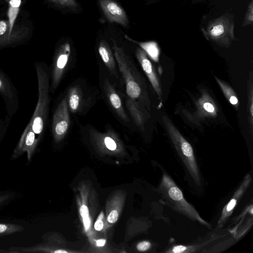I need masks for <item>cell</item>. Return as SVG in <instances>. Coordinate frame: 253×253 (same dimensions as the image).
<instances>
[{
	"mask_svg": "<svg viewBox=\"0 0 253 253\" xmlns=\"http://www.w3.org/2000/svg\"><path fill=\"white\" fill-rule=\"evenodd\" d=\"M118 218V213L116 210L112 211L108 216V221L111 223L117 221Z\"/></svg>",
	"mask_w": 253,
	"mask_h": 253,
	"instance_id": "obj_25",
	"label": "cell"
},
{
	"mask_svg": "<svg viewBox=\"0 0 253 253\" xmlns=\"http://www.w3.org/2000/svg\"><path fill=\"white\" fill-rule=\"evenodd\" d=\"M24 230V227L19 224L13 223H0V236L8 235Z\"/></svg>",
	"mask_w": 253,
	"mask_h": 253,
	"instance_id": "obj_19",
	"label": "cell"
},
{
	"mask_svg": "<svg viewBox=\"0 0 253 253\" xmlns=\"http://www.w3.org/2000/svg\"><path fill=\"white\" fill-rule=\"evenodd\" d=\"M126 106L135 123L139 126L143 125V117L138 107L131 99H127Z\"/></svg>",
	"mask_w": 253,
	"mask_h": 253,
	"instance_id": "obj_18",
	"label": "cell"
},
{
	"mask_svg": "<svg viewBox=\"0 0 253 253\" xmlns=\"http://www.w3.org/2000/svg\"><path fill=\"white\" fill-rule=\"evenodd\" d=\"M54 253H67V252H66V251H64V250H55L54 252Z\"/></svg>",
	"mask_w": 253,
	"mask_h": 253,
	"instance_id": "obj_35",
	"label": "cell"
},
{
	"mask_svg": "<svg viewBox=\"0 0 253 253\" xmlns=\"http://www.w3.org/2000/svg\"><path fill=\"white\" fill-rule=\"evenodd\" d=\"M104 143L107 148L110 150H115L117 145L114 140L110 137H106L104 139Z\"/></svg>",
	"mask_w": 253,
	"mask_h": 253,
	"instance_id": "obj_23",
	"label": "cell"
},
{
	"mask_svg": "<svg viewBox=\"0 0 253 253\" xmlns=\"http://www.w3.org/2000/svg\"><path fill=\"white\" fill-rule=\"evenodd\" d=\"M234 16L226 12L210 21L202 32L205 38L220 47H229L237 39L234 35Z\"/></svg>",
	"mask_w": 253,
	"mask_h": 253,
	"instance_id": "obj_5",
	"label": "cell"
},
{
	"mask_svg": "<svg viewBox=\"0 0 253 253\" xmlns=\"http://www.w3.org/2000/svg\"><path fill=\"white\" fill-rule=\"evenodd\" d=\"M106 240L105 239H99L96 241V244L98 246H103L105 244Z\"/></svg>",
	"mask_w": 253,
	"mask_h": 253,
	"instance_id": "obj_33",
	"label": "cell"
},
{
	"mask_svg": "<svg viewBox=\"0 0 253 253\" xmlns=\"http://www.w3.org/2000/svg\"><path fill=\"white\" fill-rule=\"evenodd\" d=\"M83 218H84L83 220H84V225L85 229L87 230L89 227L90 220H89V219L88 216L83 217Z\"/></svg>",
	"mask_w": 253,
	"mask_h": 253,
	"instance_id": "obj_32",
	"label": "cell"
},
{
	"mask_svg": "<svg viewBox=\"0 0 253 253\" xmlns=\"http://www.w3.org/2000/svg\"><path fill=\"white\" fill-rule=\"evenodd\" d=\"M151 247V244L149 242L144 241L139 243L137 245V249L140 252H144L148 249Z\"/></svg>",
	"mask_w": 253,
	"mask_h": 253,
	"instance_id": "obj_24",
	"label": "cell"
},
{
	"mask_svg": "<svg viewBox=\"0 0 253 253\" xmlns=\"http://www.w3.org/2000/svg\"><path fill=\"white\" fill-rule=\"evenodd\" d=\"M151 58L155 62L159 61V50L157 44L154 42H138Z\"/></svg>",
	"mask_w": 253,
	"mask_h": 253,
	"instance_id": "obj_17",
	"label": "cell"
},
{
	"mask_svg": "<svg viewBox=\"0 0 253 253\" xmlns=\"http://www.w3.org/2000/svg\"><path fill=\"white\" fill-rule=\"evenodd\" d=\"M35 67L38 82L39 97L35 111L26 127L40 136L46 126L49 109V76L44 63L36 62Z\"/></svg>",
	"mask_w": 253,
	"mask_h": 253,
	"instance_id": "obj_2",
	"label": "cell"
},
{
	"mask_svg": "<svg viewBox=\"0 0 253 253\" xmlns=\"http://www.w3.org/2000/svg\"><path fill=\"white\" fill-rule=\"evenodd\" d=\"M8 251L2 249H0V253H7Z\"/></svg>",
	"mask_w": 253,
	"mask_h": 253,
	"instance_id": "obj_36",
	"label": "cell"
},
{
	"mask_svg": "<svg viewBox=\"0 0 253 253\" xmlns=\"http://www.w3.org/2000/svg\"><path fill=\"white\" fill-rule=\"evenodd\" d=\"M103 227V223L101 219H98L94 224V228L97 231H100Z\"/></svg>",
	"mask_w": 253,
	"mask_h": 253,
	"instance_id": "obj_28",
	"label": "cell"
},
{
	"mask_svg": "<svg viewBox=\"0 0 253 253\" xmlns=\"http://www.w3.org/2000/svg\"><path fill=\"white\" fill-rule=\"evenodd\" d=\"M70 117L67 100L64 97L57 107L53 116L52 131L57 139L66 133L69 126Z\"/></svg>",
	"mask_w": 253,
	"mask_h": 253,
	"instance_id": "obj_8",
	"label": "cell"
},
{
	"mask_svg": "<svg viewBox=\"0 0 253 253\" xmlns=\"http://www.w3.org/2000/svg\"><path fill=\"white\" fill-rule=\"evenodd\" d=\"M215 79L227 99L232 105L238 108L239 104V100L233 89L223 81L216 77H215Z\"/></svg>",
	"mask_w": 253,
	"mask_h": 253,
	"instance_id": "obj_16",
	"label": "cell"
},
{
	"mask_svg": "<svg viewBox=\"0 0 253 253\" xmlns=\"http://www.w3.org/2000/svg\"><path fill=\"white\" fill-rule=\"evenodd\" d=\"M135 52L139 63L147 75L156 92L159 96V98H161L162 96V91L159 80L154 67L147 57V53L143 49L139 47L137 48Z\"/></svg>",
	"mask_w": 253,
	"mask_h": 253,
	"instance_id": "obj_12",
	"label": "cell"
},
{
	"mask_svg": "<svg viewBox=\"0 0 253 253\" xmlns=\"http://www.w3.org/2000/svg\"><path fill=\"white\" fill-rule=\"evenodd\" d=\"M0 95L4 100L8 117H13L19 107L17 92L9 78L0 69Z\"/></svg>",
	"mask_w": 253,
	"mask_h": 253,
	"instance_id": "obj_6",
	"label": "cell"
},
{
	"mask_svg": "<svg viewBox=\"0 0 253 253\" xmlns=\"http://www.w3.org/2000/svg\"><path fill=\"white\" fill-rule=\"evenodd\" d=\"M199 101V107L200 109L199 111L201 110L204 113H206L208 115H211L213 116L216 114V109L213 104L212 101H211L210 99L209 100L208 99L205 100L203 99Z\"/></svg>",
	"mask_w": 253,
	"mask_h": 253,
	"instance_id": "obj_20",
	"label": "cell"
},
{
	"mask_svg": "<svg viewBox=\"0 0 253 253\" xmlns=\"http://www.w3.org/2000/svg\"><path fill=\"white\" fill-rule=\"evenodd\" d=\"M98 52L110 72L116 77L117 76L114 55L109 44L105 40H102L100 42Z\"/></svg>",
	"mask_w": 253,
	"mask_h": 253,
	"instance_id": "obj_14",
	"label": "cell"
},
{
	"mask_svg": "<svg viewBox=\"0 0 253 253\" xmlns=\"http://www.w3.org/2000/svg\"><path fill=\"white\" fill-rule=\"evenodd\" d=\"M9 3L12 7L18 8L20 5L21 0H10Z\"/></svg>",
	"mask_w": 253,
	"mask_h": 253,
	"instance_id": "obj_30",
	"label": "cell"
},
{
	"mask_svg": "<svg viewBox=\"0 0 253 253\" xmlns=\"http://www.w3.org/2000/svg\"><path fill=\"white\" fill-rule=\"evenodd\" d=\"M65 12L77 13L81 12V7L76 0H49Z\"/></svg>",
	"mask_w": 253,
	"mask_h": 253,
	"instance_id": "obj_15",
	"label": "cell"
},
{
	"mask_svg": "<svg viewBox=\"0 0 253 253\" xmlns=\"http://www.w3.org/2000/svg\"><path fill=\"white\" fill-rule=\"evenodd\" d=\"M39 140L33 131L25 127L21 138L16 146L11 156V159H15L27 152L28 160L31 159Z\"/></svg>",
	"mask_w": 253,
	"mask_h": 253,
	"instance_id": "obj_11",
	"label": "cell"
},
{
	"mask_svg": "<svg viewBox=\"0 0 253 253\" xmlns=\"http://www.w3.org/2000/svg\"><path fill=\"white\" fill-rule=\"evenodd\" d=\"M206 0H191V3L192 4H196V3H199L200 2H204L206 1Z\"/></svg>",
	"mask_w": 253,
	"mask_h": 253,
	"instance_id": "obj_34",
	"label": "cell"
},
{
	"mask_svg": "<svg viewBox=\"0 0 253 253\" xmlns=\"http://www.w3.org/2000/svg\"><path fill=\"white\" fill-rule=\"evenodd\" d=\"M252 182L250 173L244 178L241 183L234 192L233 196L222 209L217 223V227L221 228L226 223L232 214L238 202L242 198Z\"/></svg>",
	"mask_w": 253,
	"mask_h": 253,
	"instance_id": "obj_9",
	"label": "cell"
},
{
	"mask_svg": "<svg viewBox=\"0 0 253 253\" xmlns=\"http://www.w3.org/2000/svg\"><path fill=\"white\" fill-rule=\"evenodd\" d=\"M162 119L171 142L191 176L198 186H201V176L191 144L181 135L167 115Z\"/></svg>",
	"mask_w": 253,
	"mask_h": 253,
	"instance_id": "obj_4",
	"label": "cell"
},
{
	"mask_svg": "<svg viewBox=\"0 0 253 253\" xmlns=\"http://www.w3.org/2000/svg\"><path fill=\"white\" fill-rule=\"evenodd\" d=\"M7 123L0 119V138L3 137L7 128Z\"/></svg>",
	"mask_w": 253,
	"mask_h": 253,
	"instance_id": "obj_26",
	"label": "cell"
},
{
	"mask_svg": "<svg viewBox=\"0 0 253 253\" xmlns=\"http://www.w3.org/2000/svg\"><path fill=\"white\" fill-rule=\"evenodd\" d=\"M6 24L5 22L3 21H0V35L4 34L6 30Z\"/></svg>",
	"mask_w": 253,
	"mask_h": 253,
	"instance_id": "obj_29",
	"label": "cell"
},
{
	"mask_svg": "<svg viewBox=\"0 0 253 253\" xmlns=\"http://www.w3.org/2000/svg\"><path fill=\"white\" fill-rule=\"evenodd\" d=\"M10 198L8 194L0 195V205L7 201Z\"/></svg>",
	"mask_w": 253,
	"mask_h": 253,
	"instance_id": "obj_31",
	"label": "cell"
},
{
	"mask_svg": "<svg viewBox=\"0 0 253 253\" xmlns=\"http://www.w3.org/2000/svg\"><path fill=\"white\" fill-rule=\"evenodd\" d=\"M105 90L109 101L118 116L124 121H129L124 111L121 100L115 92L110 82L106 79L104 84Z\"/></svg>",
	"mask_w": 253,
	"mask_h": 253,
	"instance_id": "obj_13",
	"label": "cell"
},
{
	"mask_svg": "<svg viewBox=\"0 0 253 253\" xmlns=\"http://www.w3.org/2000/svg\"><path fill=\"white\" fill-rule=\"evenodd\" d=\"M253 23V0L249 3L243 19L242 27L252 25Z\"/></svg>",
	"mask_w": 253,
	"mask_h": 253,
	"instance_id": "obj_22",
	"label": "cell"
},
{
	"mask_svg": "<svg viewBox=\"0 0 253 253\" xmlns=\"http://www.w3.org/2000/svg\"><path fill=\"white\" fill-rule=\"evenodd\" d=\"M159 191L167 205L173 211L211 229V225L204 220L194 207L187 202L181 190L167 173L163 175Z\"/></svg>",
	"mask_w": 253,
	"mask_h": 253,
	"instance_id": "obj_3",
	"label": "cell"
},
{
	"mask_svg": "<svg viewBox=\"0 0 253 253\" xmlns=\"http://www.w3.org/2000/svg\"><path fill=\"white\" fill-rule=\"evenodd\" d=\"M80 97L77 89H73L70 93L69 98V104L72 111L77 110L80 105Z\"/></svg>",
	"mask_w": 253,
	"mask_h": 253,
	"instance_id": "obj_21",
	"label": "cell"
},
{
	"mask_svg": "<svg viewBox=\"0 0 253 253\" xmlns=\"http://www.w3.org/2000/svg\"><path fill=\"white\" fill-rule=\"evenodd\" d=\"M80 212L81 216L83 217H85L88 216V209L87 207L85 205H83L80 208Z\"/></svg>",
	"mask_w": 253,
	"mask_h": 253,
	"instance_id": "obj_27",
	"label": "cell"
},
{
	"mask_svg": "<svg viewBox=\"0 0 253 253\" xmlns=\"http://www.w3.org/2000/svg\"><path fill=\"white\" fill-rule=\"evenodd\" d=\"M100 8L108 21L123 28L130 27L129 21L124 9L114 0H98Z\"/></svg>",
	"mask_w": 253,
	"mask_h": 253,
	"instance_id": "obj_7",
	"label": "cell"
},
{
	"mask_svg": "<svg viewBox=\"0 0 253 253\" xmlns=\"http://www.w3.org/2000/svg\"><path fill=\"white\" fill-rule=\"evenodd\" d=\"M71 51L68 42L62 44L59 48L53 64L52 80L49 90L55 89L61 78L63 72L67 65Z\"/></svg>",
	"mask_w": 253,
	"mask_h": 253,
	"instance_id": "obj_10",
	"label": "cell"
},
{
	"mask_svg": "<svg viewBox=\"0 0 253 253\" xmlns=\"http://www.w3.org/2000/svg\"><path fill=\"white\" fill-rule=\"evenodd\" d=\"M111 40L113 44L114 55L123 75L127 95L132 99H139L146 103L148 98L143 78L124 49L114 39L111 38Z\"/></svg>",
	"mask_w": 253,
	"mask_h": 253,
	"instance_id": "obj_1",
	"label": "cell"
}]
</instances>
